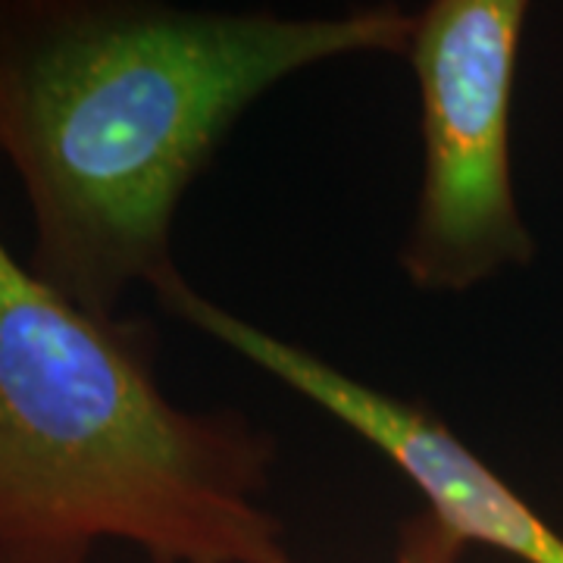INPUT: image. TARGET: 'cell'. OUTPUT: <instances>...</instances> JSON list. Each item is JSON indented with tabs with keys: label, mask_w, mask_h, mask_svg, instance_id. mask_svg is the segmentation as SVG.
Wrapping results in <instances>:
<instances>
[{
	"label": "cell",
	"mask_w": 563,
	"mask_h": 563,
	"mask_svg": "<svg viewBox=\"0 0 563 563\" xmlns=\"http://www.w3.org/2000/svg\"><path fill=\"white\" fill-rule=\"evenodd\" d=\"M417 13L329 16L161 0H0V157L32 210L29 269L98 317L185 279L173 225L222 141L279 81L407 57Z\"/></svg>",
	"instance_id": "cell-1"
},
{
	"label": "cell",
	"mask_w": 563,
	"mask_h": 563,
	"mask_svg": "<svg viewBox=\"0 0 563 563\" xmlns=\"http://www.w3.org/2000/svg\"><path fill=\"white\" fill-rule=\"evenodd\" d=\"M276 435L188 410L157 379V329L63 298L0 242V563H301L266 504Z\"/></svg>",
	"instance_id": "cell-2"
},
{
	"label": "cell",
	"mask_w": 563,
	"mask_h": 563,
	"mask_svg": "<svg viewBox=\"0 0 563 563\" xmlns=\"http://www.w3.org/2000/svg\"><path fill=\"white\" fill-rule=\"evenodd\" d=\"M529 3L432 0L407 60L420 91L422 179L404 235V279L426 295H466L536 261L514 188L510 113Z\"/></svg>",
	"instance_id": "cell-3"
},
{
	"label": "cell",
	"mask_w": 563,
	"mask_h": 563,
	"mask_svg": "<svg viewBox=\"0 0 563 563\" xmlns=\"http://www.w3.org/2000/svg\"><path fill=\"white\" fill-rule=\"evenodd\" d=\"M166 313L235 351L347 426L417 485L426 507L466 544H485L523 563H563V536L544 523L488 463L432 410L366 385L301 344L279 339L181 285Z\"/></svg>",
	"instance_id": "cell-4"
},
{
	"label": "cell",
	"mask_w": 563,
	"mask_h": 563,
	"mask_svg": "<svg viewBox=\"0 0 563 563\" xmlns=\"http://www.w3.org/2000/svg\"><path fill=\"white\" fill-rule=\"evenodd\" d=\"M466 548V539L426 507L401 523L391 563H461Z\"/></svg>",
	"instance_id": "cell-5"
}]
</instances>
